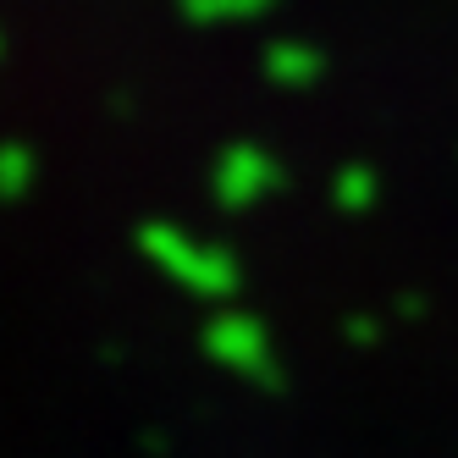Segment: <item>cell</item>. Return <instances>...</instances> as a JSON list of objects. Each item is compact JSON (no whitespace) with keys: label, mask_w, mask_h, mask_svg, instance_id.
I'll return each instance as SVG.
<instances>
[{"label":"cell","mask_w":458,"mask_h":458,"mask_svg":"<svg viewBox=\"0 0 458 458\" xmlns=\"http://www.w3.org/2000/svg\"><path fill=\"white\" fill-rule=\"evenodd\" d=\"M139 249H144V259H155V266L166 271L172 282H182V287H193V293H226V282L238 276L216 249H199L188 233H177V226H166V221L139 226Z\"/></svg>","instance_id":"cell-1"},{"label":"cell","mask_w":458,"mask_h":458,"mask_svg":"<svg viewBox=\"0 0 458 458\" xmlns=\"http://www.w3.org/2000/svg\"><path fill=\"white\" fill-rule=\"evenodd\" d=\"M266 160H259L254 149H226L221 160V172H216V193H221V205H249V193L266 182Z\"/></svg>","instance_id":"cell-2"},{"label":"cell","mask_w":458,"mask_h":458,"mask_svg":"<svg viewBox=\"0 0 458 458\" xmlns=\"http://www.w3.org/2000/svg\"><path fill=\"white\" fill-rule=\"evenodd\" d=\"M34 182H39V155L28 144H17V139H6V144H0V205L28 199Z\"/></svg>","instance_id":"cell-3"},{"label":"cell","mask_w":458,"mask_h":458,"mask_svg":"<svg viewBox=\"0 0 458 458\" xmlns=\"http://www.w3.org/2000/svg\"><path fill=\"white\" fill-rule=\"evenodd\" d=\"M254 6L259 0H182V17L188 22H221V17H243Z\"/></svg>","instance_id":"cell-4"},{"label":"cell","mask_w":458,"mask_h":458,"mask_svg":"<svg viewBox=\"0 0 458 458\" xmlns=\"http://www.w3.org/2000/svg\"><path fill=\"white\" fill-rule=\"evenodd\" d=\"M0 61H6V28H0Z\"/></svg>","instance_id":"cell-5"}]
</instances>
